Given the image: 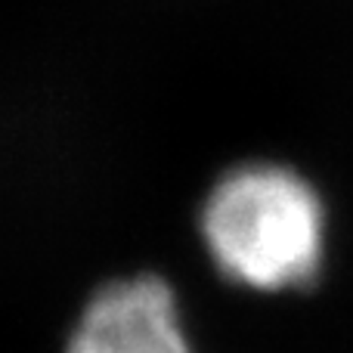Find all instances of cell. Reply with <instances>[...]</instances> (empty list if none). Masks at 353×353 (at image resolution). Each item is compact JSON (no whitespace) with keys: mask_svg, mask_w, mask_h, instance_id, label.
<instances>
[{"mask_svg":"<svg viewBox=\"0 0 353 353\" xmlns=\"http://www.w3.org/2000/svg\"><path fill=\"white\" fill-rule=\"evenodd\" d=\"M201 236L226 279L257 292L298 288L323 261V201L279 165H245L205 199Z\"/></svg>","mask_w":353,"mask_h":353,"instance_id":"cell-1","label":"cell"},{"mask_svg":"<svg viewBox=\"0 0 353 353\" xmlns=\"http://www.w3.org/2000/svg\"><path fill=\"white\" fill-rule=\"evenodd\" d=\"M65 353H192L174 288L161 276L103 285L78 316Z\"/></svg>","mask_w":353,"mask_h":353,"instance_id":"cell-2","label":"cell"}]
</instances>
